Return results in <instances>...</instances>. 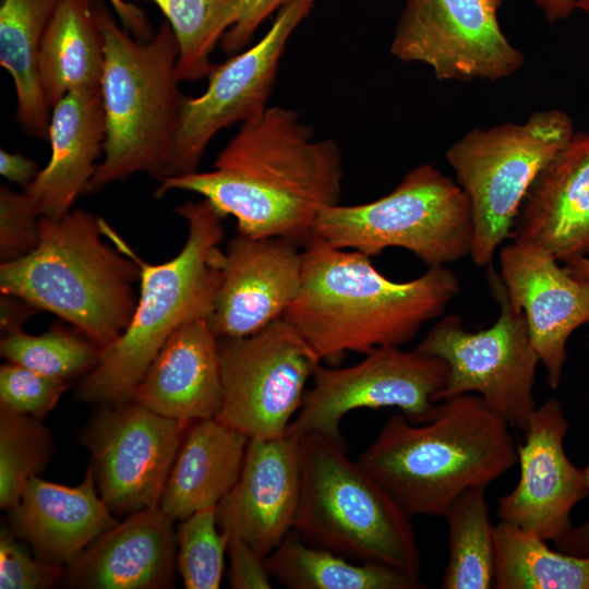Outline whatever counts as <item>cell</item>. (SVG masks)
Returning <instances> with one entry per match:
<instances>
[{"label": "cell", "instance_id": "6da1fadb", "mask_svg": "<svg viewBox=\"0 0 589 589\" xmlns=\"http://www.w3.org/2000/svg\"><path fill=\"white\" fill-rule=\"evenodd\" d=\"M342 179L338 143L315 139L297 111L273 106L241 124L212 171L164 178L155 195L196 193L233 216L238 232L303 247L320 213L339 204Z\"/></svg>", "mask_w": 589, "mask_h": 589}, {"label": "cell", "instance_id": "7a4b0ae2", "mask_svg": "<svg viewBox=\"0 0 589 589\" xmlns=\"http://www.w3.org/2000/svg\"><path fill=\"white\" fill-rule=\"evenodd\" d=\"M299 293L283 318L330 365L347 352L366 353L411 341L441 316L460 287L447 266H431L409 281H394L369 255L311 237L302 250Z\"/></svg>", "mask_w": 589, "mask_h": 589}, {"label": "cell", "instance_id": "3957f363", "mask_svg": "<svg viewBox=\"0 0 589 589\" xmlns=\"http://www.w3.org/2000/svg\"><path fill=\"white\" fill-rule=\"evenodd\" d=\"M422 424L387 418L357 462L409 517H444L473 486H488L517 462L510 425L476 394L447 397Z\"/></svg>", "mask_w": 589, "mask_h": 589}, {"label": "cell", "instance_id": "277c9868", "mask_svg": "<svg viewBox=\"0 0 589 589\" xmlns=\"http://www.w3.org/2000/svg\"><path fill=\"white\" fill-rule=\"evenodd\" d=\"M188 225L181 251L161 264H151L101 217V233L140 267V294L124 332L100 351L95 366L77 387L88 402L116 406L132 400L135 388L170 337L183 323L212 316L223 273L225 216L207 200L175 208Z\"/></svg>", "mask_w": 589, "mask_h": 589}, {"label": "cell", "instance_id": "5b68a950", "mask_svg": "<svg viewBox=\"0 0 589 589\" xmlns=\"http://www.w3.org/2000/svg\"><path fill=\"white\" fill-rule=\"evenodd\" d=\"M38 225L35 249L1 262V293L56 314L104 349L133 316L139 265L101 241L99 217L88 212L40 216Z\"/></svg>", "mask_w": 589, "mask_h": 589}, {"label": "cell", "instance_id": "8992f818", "mask_svg": "<svg viewBox=\"0 0 589 589\" xmlns=\"http://www.w3.org/2000/svg\"><path fill=\"white\" fill-rule=\"evenodd\" d=\"M105 40L100 93L106 118L104 158L85 193L144 172L160 181L177 131L184 96L178 73V44L169 23L139 39L95 2Z\"/></svg>", "mask_w": 589, "mask_h": 589}, {"label": "cell", "instance_id": "52a82bcc", "mask_svg": "<svg viewBox=\"0 0 589 589\" xmlns=\"http://www.w3.org/2000/svg\"><path fill=\"white\" fill-rule=\"evenodd\" d=\"M301 494L293 531L308 544L359 563L419 578L420 549L409 518L392 496L318 433L300 437Z\"/></svg>", "mask_w": 589, "mask_h": 589}, {"label": "cell", "instance_id": "ba28073f", "mask_svg": "<svg viewBox=\"0 0 589 589\" xmlns=\"http://www.w3.org/2000/svg\"><path fill=\"white\" fill-rule=\"evenodd\" d=\"M311 237L369 256L401 248L429 267L446 266L470 254L471 207L456 180L421 164L375 201L324 208Z\"/></svg>", "mask_w": 589, "mask_h": 589}, {"label": "cell", "instance_id": "9c48e42d", "mask_svg": "<svg viewBox=\"0 0 589 589\" xmlns=\"http://www.w3.org/2000/svg\"><path fill=\"white\" fill-rule=\"evenodd\" d=\"M575 132L565 111L546 109L521 123L474 128L448 147L446 159L471 207L469 256L477 266L490 265L509 239L533 180Z\"/></svg>", "mask_w": 589, "mask_h": 589}, {"label": "cell", "instance_id": "30bf717a", "mask_svg": "<svg viewBox=\"0 0 589 589\" xmlns=\"http://www.w3.org/2000/svg\"><path fill=\"white\" fill-rule=\"evenodd\" d=\"M486 277L500 305L497 320L485 329L469 332L459 315H446L414 349L448 364L438 401L476 394L512 428L525 432L537 407L533 388L540 360L525 314L510 301L500 274L490 266Z\"/></svg>", "mask_w": 589, "mask_h": 589}, {"label": "cell", "instance_id": "8fae6325", "mask_svg": "<svg viewBox=\"0 0 589 589\" xmlns=\"http://www.w3.org/2000/svg\"><path fill=\"white\" fill-rule=\"evenodd\" d=\"M364 356L349 366L316 368L287 435L318 433L345 444L340 422L359 408L395 407L416 424L435 417L449 372L444 360L397 346L377 347Z\"/></svg>", "mask_w": 589, "mask_h": 589}, {"label": "cell", "instance_id": "7c38bea8", "mask_svg": "<svg viewBox=\"0 0 589 589\" xmlns=\"http://www.w3.org/2000/svg\"><path fill=\"white\" fill-rule=\"evenodd\" d=\"M223 406L216 417L249 438L286 435L321 359L285 318L247 337L218 338Z\"/></svg>", "mask_w": 589, "mask_h": 589}, {"label": "cell", "instance_id": "4fadbf2b", "mask_svg": "<svg viewBox=\"0 0 589 589\" xmlns=\"http://www.w3.org/2000/svg\"><path fill=\"white\" fill-rule=\"evenodd\" d=\"M315 1L288 0L256 44L214 64L204 93L184 98L164 178L197 171L205 149L218 132L243 124L268 107L289 38Z\"/></svg>", "mask_w": 589, "mask_h": 589}, {"label": "cell", "instance_id": "5bb4252c", "mask_svg": "<svg viewBox=\"0 0 589 589\" xmlns=\"http://www.w3.org/2000/svg\"><path fill=\"white\" fill-rule=\"evenodd\" d=\"M503 0H406L390 53L428 65L440 81H498L519 71L524 53L498 22Z\"/></svg>", "mask_w": 589, "mask_h": 589}, {"label": "cell", "instance_id": "9a60e30c", "mask_svg": "<svg viewBox=\"0 0 589 589\" xmlns=\"http://www.w3.org/2000/svg\"><path fill=\"white\" fill-rule=\"evenodd\" d=\"M187 424L133 399L104 406L84 438L97 490L112 514L159 507Z\"/></svg>", "mask_w": 589, "mask_h": 589}, {"label": "cell", "instance_id": "2e32d148", "mask_svg": "<svg viewBox=\"0 0 589 589\" xmlns=\"http://www.w3.org/2000/svg\"><path fill=\"white\" fill-rule=\"evenodd\" d=\"M568 421L561 402L549 398L530 416L524 445L517 446L519 481L497 501L500 520L555 541L570 527V512L589 489L585 469L564 450Z\"/></svg>", "mask_w": 589, "mask_h": 589}, {"label": "cell", "instance_id": "e0dca14e", "mask_svg": "<svg viewBox=\"0 0 589 589\" xmlns=\"http://www.w3.org/2000/svg\"><path fill=\"white\" fill-rule=\"evenodd\" d=\"M500 276L525 314L548 385L560 386L570 335L589 323V286L549 252L512 241L498 252Z\"/></svg>", "mask_w": 589, "mask_h": 589}, {"label": "cell", "instance_id": "ac0fdd59", "mask_svg": "<svg viewBox=\"0 0 589 589\" xmlns=\"http://www.w3.org/2000/svg\"><path fill=\"white\" fill-rule=\"evenodd\" d=\"M302 271L297 243L238 232L221 259L223 279L211 316L217 337L251 336L283 317L299 293Z\"/></svg>", "mask_w": 589, "mask_h": 589}, {"label": "cell", "instance_id": "d6986e66", "mask_svg": "<svg viewBox=\"0 0 589 589\" xmlns=\"http://www.w3.org/2000/svg\"><path fill=\"white\" fill-rule=\"evenodd\" d=\"M300 494V438H249L241 473L215 507L217 525L266 558L293 530Z\"/></svg>", "mask_w": 589, "mask_h": 589}, {"label": "cell", "instance_id": "ffe728a7", "mask_svg": "<svg viewBox=\"0 0 589 589\" xmlns=\"http://www.w3.org/2000/svg\"><path fill=\"white\" fill-rule=\"evenodd\" d=\"M509 239L562 263L589 255V132H575L538 173Z\"/></svg>", "mask_w": 589, "mask_h": 589}, {"label": "cell", "instance_id": "44dd1931", "mask_svg": "<svg viewBox=\"0 0 589 589\" xmlns=\"http://www.w3.org/2000/svg\"><path fill=\"white\" fill-rule=\"evenodd\" d=\"M132 399L184 423L218 416L221 369L218 337L209 316L192 318L170 335Z\"/></svg>", "mask_w": 589, "mask_h": 589}, {"label": "cell", "instance_id": "7402d4cb", "mask_svg": "<svg viewBox=\"0 0 589 589\" xmlns=\"http://www.w3.org/2000/svg\"><path fill=\"white\" fill-rule=\"evenodd\" d=\"M159 507L127 516L68 564V584L93 589H156L173 585L177 536Z\"/></svg>", "mask_w": 589, "mask_h": 589}, {"label": "cell", "instance_id": "603a6c76", "mask_svg": "<svg viewBox=\"0 0 589 589\" xmlns=\"http://www.w3.org/2000/svg\"><path fill=\"white\" fill-rule=\"evenodd\" d=\"M9 512L14 534L29 543L36 557L59 565L71 563L118 524L99 495L92 467L76 486L32 477Z\"/></svg>", "mask_w": 589, "mask_h": 589}, {"label": "cell", "instance_id": "cb8c5ba5", "mask_svg": "<svg viewBox=\"0 0 589 589\" xmlns=\"http://www.w3.org/2000/svg\"><path fill=\"white\" fill-rule=\"evenodd\" d=\"M105 139L100 88L72 91L51 109L50 159L24 189L39 216L60 218L72 209L98 166Z\"/></svg>", "mask_w": 589, "mask_h": 589}, {"label": "cell", "instance_id": "d4e9b609", "mask_svg": "<svg viewBox=\"0 0 589 589\" xmlns=\"http://www.w3.org/2000/svg\"><path fill=\"white\" fill-rule=\"evenodd\" d=\"M248 441L217 418L193 421L169 472L160 510L172 520H182L216 507L241 473Z\"/></svg>", "mask_w": 589, "mask_h": 589}, {"label": "cell", "instance_id": "484cf974", "mask_svg": "<svg viewBox=\"0 0 589 589\" xmlns=\"http://www.w3.org/2000/svg\"><path fill=\"white\" fill-rule=\"evenodd\" d=\"M105 40L93 0H60L41 39L37 70L52 109L68 93L100 88Z\"/></svg>", "mask_w": 589, "mask_h": 589}, {"label": "cell", "instance_id": "4316f807", "mask_svg": "<svg viewBox=\"0 0 589 589\" xmlns=\"http://www.w3.org/2000/svg\"><path fill=\"white\" fill-rule=\"evenodd\" d=\"M59 1H0V64L13 81L16 120L28 136L44 141L49 137L51 109L40 87L37 60Z\"/></svg>", "mask_w": 589, "mask_h": 589}, {"label": "cell", "instance_id": "83f0119b", "mask_svg": "<svg viewBox=\"0 0 589 589\" xmlns=\"http://www.w3.org/2000/svg\"><path fill=\"white\" fill-rule=\"evenodd\" d=\"M266 567L289 589H421L420 578L396 568L359 563L304 542L293 530L265 558Z\"/></svg>", "mask_w": 589, "mask_h": 589}, {"label": "cell", "instance_id": "f1b7e54d", "mask_svg": "<svg viewBox=\"0 0 589 589\" xmlns=\"http://www.w3.org/2000/svg\"><path fill=\"white\" fill-rule=\"evenodd\" d=\"M496 589H589V555L551 550L546 540L514 524L494 526Z\"/></svg>", "mask_w": 589, "mask_h": 589}, {"label": "cell", "instance_id": "f546056e", "mask_svg": "<svg viewBox=\"0 0 589 589\" xmlns=\"http://www.w3.org/2000/svg\"><path fill=\"white\" fill-rule=\"evenodd\" d=\"M488 486H473L459 495L444 515L448 525V561L443 589H489L494 585V524Z\"/></svg>", "mask_w": 589, "mask_h": 589}, {"label": "cell", "instance_id": "4dcf8cb0", "mask_svg": "<svg viewBox=\"0 0 589 589\" xmlns=\"http://www.w3.org/2000/svg\"><path fill=\"white\" fill-rule=\"evenodd\" d=\"M159 8L178 44L181 81L208 76L212 53L237 19L240 0H147Z\"/></svg>", "mask_w": 589, "mask_h": 589}, {"label": "cell", "instance_id": "1f68e13d", "mask_svg": "<svg viewBox=\"0 0 589 589\" xmlns=\"http://www.w3.org/2000/svg\"><path fill=\"white\" fill-rule=\"evenodd\" d=\"M0 349L9 362L65 382L88 373L101 351L76 328L70 330L59 325L41 335H29L22 329L7 334Z\"/></svg>", "mask_w": 589, "mask_h": 589}, {"label": "cell", "instance_id": "d6a6232c", "mask_svg": "<svg viewBox=\"0 0 589 589\" xmlns=\"http://www.w3.org/2000/svg\"><path fill=\"white\" fill-rule=\"evenodd\" d=\"M52 441L38 418L0 410V506L12 509L32 477L47 466Z\"/></svg>", "mask_w": 589, "mask_h": 589}, {"label": "cell", "instance_id": "836d02e7", "mask_svg": "<svg viewBox=\"0 0 589 589\" xmlns=\"http://www.w3.org/2000/svg\"><path fill=\"white\" fill-rule=\"evenodd\" d=\"M177 567L188 589L220 586L229 536L217 525L215 507L199 510L177 528Z\"/></svg>", "mask_w": 589, "mask_h": 589}, {"label": "cell", "instance_id": "e575fe53", "mask_svg": "<svg viewBox=\"0 0 589 589\" xmlns=\"http://www.w3.org/2000/svg\"><path fill=\"white\" fill-rule=\"evenodd\" d=\"M68 382L16 363L0 369V404L14 412L45 417L59 401Z\"/></svg>", "mask_w": 589, "mask_h": 589}, {"label": "cell", "instance_id": "d590c367", "mask_svg": "<svg viewBox=\"0 0 589 589\" xmlns=\"http://www.w3.org/2000/svg\"><path fill=\"white\" fill-rule=\"evenodd\" d=\"M39 214L23 193L0 188V257L1 262L26 255L39 239Z\"/></svg>", "mask_w": 589, "mask_h": 589}, {"label": "cell", "instance_id": "8d00e7d4", "mask_svg": "<svg viewBox=\"0 0 589 589\" xmlns=\"http://www.w3.org/2000/svg\"><path fill=\"white\" fill-rule=\"evenodd\" d=\"M62 565L34 558L12 530L0 533V588L43 589L57 584Z\"/></svg>", "mask_w": 589, "mask_h": 589}, {"label": "cell", "instance_id": "74e56055", "mask_svg": "<svg viewBox=\"0 0 589 589\" xmlns=\"http://www.w3.org/2000/svg\"><path fill=\"white\" fill-rule=\"evenodd\" d=\"M287 1L240 0L237 19L220 40L223 51L232 56L245 49L263 22Z\"/></svg>", "mask_w": 589, "mask_h": 589}, {"label": "cell", "instance_id": "f35d334b", "mask_svg": "<svg viewBox=\"0 0 589 589\" xmlns=\"http://www.w3.org/2000/svg\"><path fill=\"white\" fill-rule=\"evenodd\" d=\"M227 552L229 555V584L233 589H269L272 576L266 567L265 558L259 555L244 541L229 537Z\"/></svg>", "mask_w": 589, "mask_h": 589}, {"label": "cell", "instance_id": "ab89813d", "mask_svg": "<svg viewBox=\"0 0 589 589\" xmlns=\"http://www.w3.org/2000/svg\"><path fill=\"white\" fill-rule=\"evenodd\" d=\"M38 172V164L34 159L0 149V173L9 181L26 189Z\"/></svg>", "mask_w": 589, "mask_h": 589}, {"label": "cell", "instance_id": "60d3db41", "mask_svg": "<svg viewBox=\"0 0 589 589\" xmlns=\"http://www.w3.org/2000/svg\"><path fill=\"white\" fill-rule=\"evenodd\" d=\"M0 303L1 332L5 335L21 330L23 324L38 311L27 301L11 294L1 293Z\"/></svg>", "mask_w": 589, "mask_h": 589}, {"label": "cell", "instance_id": "b9f144b4", "mask_svg": "<svg viewBox=\"0 0 589 589\" xmlns=\"http://www.w3.org/2000/svg\"><path fill=\"white\" fill-rule=\"evenodd\" d=\"M111 8L118 15L121 25L139 39L146 40L154 34L152 26L137 5L125 0H108Z\"/></svg>", "mask_w": 589, "mask_h": 589}, {"label": "cell", "instance_id": "7bdbcfd3", "mask_svg": "<svg viewBox=\"0 0 589 589\" xmlns=\"http://www.w3.org/2000/svg\"><path fill=\"white\" fill-rule=\"evenodd\" d=\"M585 474L589 489V462L586 466ZM556 548L565 553L587 556L589 555V519L578 527H570L562 537L555 541Z\"/></svg>", "mask_w": 589, "mask_h": 589}, {"label": "cell", "instance_id": "ee69618b", "mask_svg": "<svg viewBox=\"0 0 589 589\" xmlns=\"http://www.w3.org/2000/svg\"><path fill=\"white\" fill-rule=\"evenodd\" d=\"M549 22L563 21L576 9L577 0H533Z\"/></svg>", "mask_w": 589, "mask_h": 589}, {"label": "cell", "instance_id": "f6af8a7d", "mask_svg": "<svg viewBox=\"0 0 589 589\" xmlns=\"http://www.w3.org/2000/svg\"><path fill=\"white\" fill-rule=\"evenodd\" d=\"M563 265L574 277L589 286V255L572 259Z\"/></svg>", "mask_w": 589, "mask_h": 589}, {"label": "cell", "instance_id": "bcb514c9", "mask_svg": "<svg viewBox=\"0 0 589 589\" xmlns=\"http://www.w3.org/2000/svg\"><path fill=\"white\" fill-rule=\"evenodd\" d=\"M576 9L581 10L589 19V0H577Z\"/></svg>", "mask_w": 589, "mask_h": 589}]
</instances>
